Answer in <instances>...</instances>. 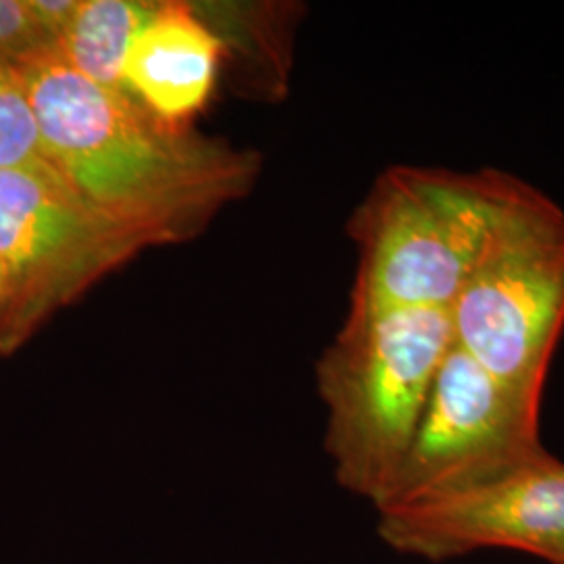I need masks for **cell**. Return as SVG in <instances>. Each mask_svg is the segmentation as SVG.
<instances>
[{
  "instance_id": "6da1fadb",
  "label": "cell",
  "mask_w": 564,
  "mask_h": 564,
  "mask_svg": "<svg viewBox=\"0 0 564 564\" xmlns=\"http://www.w3.org/2000/svg\"><path fill=\"white\" fill-rule=\"evenodd\" d=\"M20 74L55 172L153 245L191 239L256 176L253 158L165 126L132 95L86 80L57 55Z\"/></svg>"
},
{
  "instance_id": "7a4b0ae2",
  "label": "cell",
  "mask_w": 564,
  "mask_h": 564,
  "mask_svg": "<svg viewBox=\"0 0 564 564\" xmlns=\"http://www.w3.org/2000/svg\"><path fill=\"white\" fill-rule=\"evenodd\" d=\"M452 347L447 310L349 312L316 368L324 447L343 489L381 505Z\"/></svg>"
},
{
  "instance_id": "3957f363",
  "label": "cell",
  "mask_w": 564,
  "mask_h": 564,
  "mask_svg": "<svg viewBox=\"0 0 564 564\" xmlns=\"http://www.w3.org/2000/svg\"><path fill=\"white\" fill-rule=\"evenodd\" d=\"M512 174L393 167L349 224L360 268L349 312L449 310L484 253Z\"/></svg>"
},
{
  "instance_id": "277c9868",
  "label": "cell",
  "mask_w": 564,
  "mask_h": 564,
  "mask_svg": "<svg viewBox=\"0 0 564 564\" xmlns=\"http://www.w3.org/2000/svg\"><path fill=\"white\" fill-rule=\"evenodd\" d=\"M454 343L498 381L542 402L564 330V209L512 176L458 300Z\"/></svg>"
},
{
  "instance_id": "5b68a950",
  "label": "cell",
  "mask_w": 564,
  "mask_h": 564,
  "mask_svg": "<svg viewBox=\"0 0 564 564\" xmlns=\"http://www.w3.org/2000/svg\"><path fill=\"white\" fill-rule=\"evenodd\" d=\"M151 245L55 170H0V356Z\"/></svg>"
},
{
  "instance_id": "8992f818",
  "label": "cell",
  "mask_w": 564,
  "mask_h": 564,
  "mask_svg": "<svg viewBox=\"0 0 564 564\" xmlns=\"http://www.w3.org/2000/svg\"><path fill=\"white\" fill-rule=\"evenodd\" d=\"M540 408L454 343L402 466L375 510L463 491L542 458L547 449L540 440Z\"/></svg>"
},
{
  "instance_id": "52a82bcc",
  "label": "cell",
  "mask_w": 564,
  "mask_h": 564,
  "mask_svg": "<svg viewBox=\"0 0 564 564\" xmlns=\"http://www.w3.org/2000/svg\"><path fill=\"white\" fill-rule=\"evenodd\" d=\"M377 514L384 544L431 563L498 547L564 564V463L547 452L475 487Z\"/></svg>"
},
{
  "instance_id": "ba28073f",
  "label": "cell",
  "mask_w": 564,
  "mask_h": 564,
  "mask_svg": "<svg viewBox=\"0 0 564 564\" xmlns=\"http://www.w3.org/2000/svg\"><path fill=\"white\" fill-rule=\"evenodd\" d=\"M223 41L184 2H162L123 65L126 90L158 120L191 130L216 82Z\"/></svg>"
},
{
  "instance_id": "9c48e42d",
  "label": "cell",
  "mask_w": 564,
  "mask_h": 564,
  "mask_svg": "<svg viewBox=\"0 0 564 564\" xmlns=\"http://www.w3.org/2000/svg\"><path fill=\"white\" fill-rule=\"evenodd\" d=\"M160 7L162 2L149 0H80L76 18L57 41L55 55L86 80L128 93L123 84L128 53Z\"/></svg>"
},
{
  "instance_id": "30bf717a",
  "label": "cell",
  "mask_w": 564,
  "mask_h": 564,
  "mask_svg": "<svg viewBox=\"0 0 564 564\" xmlns=\"http://www.w3.org/2000/svg\"><path fill=\"white\" fill-rule=\"evenodd\" d=\"M55 170L20 69L0 67V170Z\"/></svg>"
},
{
  "instance_id": "8fae6325",
  "label": "cell",
  "mask_w": 564,
  "mask_h": 564,
  "mask_svg": "<svg viewBox=\"0 0 564 564\" xmlns=\"http://www.w3.org/2000/svg\"><path fill=\"white\" fill-rule=\"evenodd\" d=\"M57 53V42L42 28L30 0H0V67L23 69Z\"/></svg>"
}]
</instances>
